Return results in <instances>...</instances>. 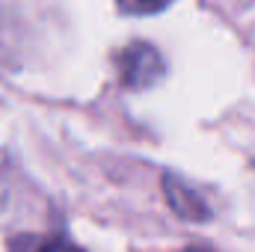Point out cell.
Here are the masks:
<instances>
[{"label": "cell", "instance_id": "obj_2", "mask_svg": "<svg viewBox=\"0 0 255 252\" xmlns=\"http://www.w3.org/2000/svg\"><path fill=\"white\" fill-rule=\"evenodd\" d=\"M163 187H166V202H169V208H172L181 220H208V217H211V211H208V205L202 202V196H199L196 190H190L184 181L166 175V178H163Z\"/></svg>", "mask_w": 255, "mask_h": 252}, {"label": "cell", "instance_id": "obj_1", "mask_svg": "<svg viewBox=\"0 0 255 252\" xmlns=\"http://www.w3.org/2000/svg\"><path fill=\"white\" fill-rule=\"evenodd\" d=\"M116 71L125 89H148L163 77V60L148 42H130L116 54Z\"/></svg>", "mask_w": 255, "mask_h": 252}, {"label": "cell", "instance_id": "obj_5", "mask_svg": "<svg viewBox=\"0 0 255 252\" xmlns=\"http://www.w3.org/2000/svg\"><path fill=\"white\" fill-rule=\"evenodd\" d=\"M178 252H214V250H208V247H187V250H178Z\"/></svg>", "mask_w": 255, "mask_h": 252}, {"label": "cell", "instance_id": "obj_3", "mask_svg": "<svg viewBox=\"0 0 255 252\" xmlns=\"http://www.w3.org/2000/svg\"><path fill=\"white\" fill-rule=\"evenodd\" d=\"M12 252H86L68 238H54V235H24L12 241Z\"/></svg>", "mask_w": 255, "mask_h": 252}, {"label": "cell", "instance_id": "obj_4", "mask_svg": "<svg viewBox=\"0 0 255 252\" xmlns=\"http://www.w3.org/2000/svg\"><path fill=\"white\" fill-rule=\"evenodd\" d=\"M116 3L130 15H151V12H160L163 6H169L172 0H116Z\"/></svg>", "mask_w": 255, "mask_h": 252}]
</instances>
